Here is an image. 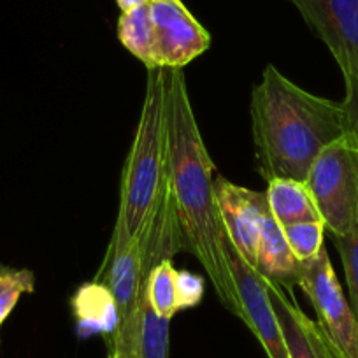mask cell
Here are the masks:
<instances>
[{"mask_svg": "<svg viewBox=\"0 0 358 358\" xmlns=\"http://www.w3.org/2000/svg\"><path fill=\"white\" fill-rule=\"evenodd\" d=\"M165 118L167 185L185 250L204 267L223 308L239 316L216 204L215 164L199 130L183 69H165Z\"/></svg>", "mask_w": 358, "mask_h": 358, "instance_id": "cell-1", "label": "cell"}, {"mask_svg": "<svg viewBox=\"0 0 358 358\" xmlns=\"http://www.w3.org/2000/svg\"><path fill=\"white\" fill-rule=\"evenodd\" d=\"M255 169L265 181H306L313 162L348 134L343 102L301 88L267 65L250 102Z\"/></svg>", "mask_w": 358, "mask_h": 358, "instance_id": "cell-2", "label": "cell"}, {"mask_svg": "<svg viewBox=\"0 0 358 358\" xmlns=\"http://www.w3.org/2000/svg\"><path fill=\"white\" fill-rule=\"evenodd\" d=\"M167 187V118L165 69H150L143 109L134 143L122 171V190L116 223L127 237L146 225Z\"/></svg>", "mask_w": 358, "mask_h": 358, "instance_id": "cell-3", "label": "cell"}, {"mask_svg": "<svg viewBox=\"0 0 358 358\" xmlns=\"http://www.w3.org/2000/svg\"><path fill=\"white\" fill-rule=\"evenodd\" d=\"M325 229L346 236L358 220V151L350 134L329 144L306 176Z\"/></svg>", "mask_w": 358, "mask_h": 358, "instance_id": "cell-4", "label": "cell"}, {"mask_svg": "<svg viewBox=\"0 0 358 358\" xmlns=\"http://www.w3.org/2000/svg\"><path fill=\"white\" fill-rule=\"evenodd\" d=\"M297 287L302 288L316 313L318 325L343 358H358V322L337 281L325 246L301 267Z\"/></svg>", "mask_w": 358, "mask_h": 358, "instance_id": "cell-5", "label": "cell"}, {"mask_svg": "<svg viewBox=\"0 0 358 358\" xmlns=\"http://www.w3.org/2000/svg\"><path fill=\"white\" fill-rule=\"evenodd\" d=\"M157 69H183L211 48V34L181 0H150Z\"/></svg>", "mask_w": 358, "mask_h": 358, "instance_id": "cell-6", "label": "cell"}, {"mask_svg": "<svg viewBox=\"0 0 358 358\" xmlns=\"http://www.w3.org/2000/svg\"><path fill=\"white\" fill-rule=\"evenodd\" d=\"M225 251L239 299V318L253 332L268 358H290V351L264 278L237 253L227 237Z\"/></svg>", "mask_w": 358, "mask_h": 358, "instance_id": "cell-7", "label": "cell"}, {"mask_svg": "<svg viewBox=\"0 0 358 358\" xmlns=\"http://www.w3.org/2000/svg\"><path fill=\"white\" fill-rule=\"evenodd\" d=\"M327 44L343 76L358 81V0H292Z\"/></svg>", "mask_w": 358, "mask_h": 358, "instance_id": "cell-8", "label": "cell"}, {"mask_svg": "<svg viewBox=\"0 0 358 358\" xmlns=\"http://www.w3.org/2000/svg\"><path fill=\"white\" fill-rule=\"evenodd\" d=\"M215 195L223 234L237 253L255 268L262 222L268 209L265 194L248 190L220 176L215 179Z\"/></svg>", "mask_w": 358, "mask_h": 358, "instance_id": "cell-9", "label": "cell"}, {"mask_svg": "<svg viewBox=\"0 0 358 358\" xmlns=\"http://www.w3.org/2000/svg\"><path fill=\"white\" fill-rule=\"evenodd\" d=\"M265 287L283 330L290 358H343L322 327L299 308L294 297H288L280 285L271 281H265Z\"/></svg>", "mask_w": 358, "mask_h": 358, "instance_id": "cell-10", "label": "cell"}, {"mask_svg": "<svg viewBox=\"0 0 358 358\" xmlns=\"http://www.w3.org/2000/svg\"><path fill=\"white\" fill-rule=\"evenodd\" d=\"M301 267L302 264L288 246L283 227L276 222L271 209H267L262 222L255 271L265 281L280 285L283 290H292L299 285Z\"/></svg>", "mask_w": 358, "mask_h": 358, "instance_id": "cell-11", "label": "cell"}, {"mask_svg": "<svg viewBox=\"0 0 358 358\" xmlns=\"http://www.w3.org/2000/svg\"><path fill=\"white\" fill-rule=\"evenodd\" d=\"M72 311L78 322L79 336L92 334L111 337L118 327V309L115 299L102 283L83 285L72 297Z\"/></svg>", "mask_w": 358, "mask_h": 358, "instance_id": "cell-12", "label": "cell"}, {"mask_svg": "<svg viewBox=\"0 0 358 358\" xmlns=\"http://www.w3.org/2000/svg\"><path fill=\"white\" fill-rule=\"evenodd\" d=\"M265 199L268 209L281 227L302 222H323L304 181L273 179L267 183Z\"/></svg>", "mask_w": 358, "mask_h": 358, "instance_id": "cell-13", "label": "cell"}, {"mask_svg": "<svg viewBox=\"0 0 358 358\" xmlns=\"http://www.w3.org/2000/svg\"><path fill=\"white\" fill-rule=\"evenodd\" d=\"M120 44L136 57L146 69H157L155 65V30L150 15V2L123 11L118 20Z\"/></svg>", "mask_w": 358, "mask_h": 358, "instance_id": "cell-14", "label": "cell"}, {"mask_svg": "<svg viewBox=\"0 0 358 358\" xmlns=\"http://www.w3.org/2000/svg\"><path fill=\"white\" fill-rule=\"evenodd\" d=\"M169 323L171 320L157 315L144 290L137 330L136 358H169Z\"/></svg>", "mask_w": 358, "mask_h": 358, "instance_id": "cell-15", "label": "cell"}, {"mask_svg": "<svg viewBox=\"0 0 358 358\" xmlns=\"http://www.w3.org/2000/svg\"><path fill=\"white\" fill-rule=\"evenodd\" d=\"M178 271L172 265V258H165L151 268L146 281V299L151 308L162 318L172 320L178 308V290H176Z\"/></svg>", "mask_w": 358, "mask_h": 358, "instance_id": "cell-16", "label": "cell"}, {"mask_svg": "<svg viewBox=\"0 0 358 358\" xmlns=\"http://www.w3.org/2000/svg\"><path fill=\"white\" fill-rule=\"evenodd\" d=\"M36 292V276L29 268H15L0 264V329L11 316L20 299Z\"/></svg>", "mask_w": 358, "mask_h": 358, "instance_id": "cell-17", "label": "cell"}, {"mask_svg": "<svg viewBox=\"0 0 358 358\" xmlns=\"http://www.w3.org/2000/svg\"><path fill=\"white\" fill-rule=\"evenodd\" d=\"M325 230L323 222H302L283 227L288 246L301 264L313 260L322 251Z\"/></svg>", "mask_w": 358, "mask_h": 358, "instance_id": "cell-18", "label": "cell"}, {"mask_svg": "<svg viewBox=\"0 0 358 358\" xmlns=\"http://www.w3.org/2000/svg\"><path fill=\"white\" fill-rule=\"evenodd\" d=\"M332 239L343 262L350 292V306L358 322V220L346 236H332Z\"/></svg>", "mask_w": 358, "mask_h": 358, "instance_id": "cell-19", "label": "cell"}, {"mask_svg": "<svg viewBox=\"0 0 358 358\" xmlns=\"http://www.w3.org/2000/svg\"><path fill=\"white\" fill-rule=\"evenodd\" d=\"M176 290H178L179 311L192 309L201 304L202 297H204L206 280L202 276H199V274L190 273V271H178Z\"/></svg>", "mask_w": 358, "mask_h": 358, "instance_id": "cell-20", "label": "cell"}, {"mask_svg": "<svg viewBox=\"0 0 358 358\" xmlns=\"http://www.w3.org/2000/svg\"><path fill=\"white\" fill-rule=\"evenodd\" d=\"M343 78L344 86H346V97H344L343 106L348 118V134L358 151V81L351 76H343Z\"/></svg>", "mask_w": 358, "mask_h": 358, "instance_id": "cell-21", "label": "cell"}, {"mask_svg": "<svg viewBox=\"0 0 358 358\" xmlns=\"http://www.w3.org/2000/svg\"><path fill=\"white\" fill-rule=\"evenodd\" d=\"M150 0H116V4H118V8L123 11H130V9L134 8H139V6L143 4H148Z\"/></svg>", "mask_w": 358, "mask_h": 358, "instance_id": "cell-22", "label": "cell"}, {"mask_svg": "<svg viewBox=\"0 0 358 358\" xmlns=\"http://www.w3.org/2000/svg\"><path fill=\"white\" fill-rule=\"evenodd\" d=\"M109 358H134V357H132V355H129V353H123V351L109 350Z\"/></svg>", "mask_w": 358, "mask_h": 358, "instance_id": "cell-23", "label": "cell"}]
</instances>
